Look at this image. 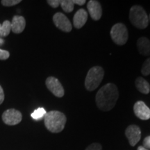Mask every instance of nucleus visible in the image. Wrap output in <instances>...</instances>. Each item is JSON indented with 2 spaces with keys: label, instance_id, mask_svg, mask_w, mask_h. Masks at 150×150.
<instances>
[{
  "label": "nucleus",
  "instance_id": "f257e3e1",
  "mask_svg": "<svg viewBox=\"0 0 150 150\" xmlns=\"http://www.w3.org/2000/svg\"><path fill=\"white\" fill-rule=\"evenodd\" d=\"M119 97L118 89L114 83H108L99 90L95 96L97 106L102 111H108L114 108Z\"/></svg>",
  "mask_w": 150,
  "mask_h": 150
},
{
  "label": "nucleus",
  "instance_id": "f03ea898",
  "mask_svg": "<svg viewBox=\"0 0 150 150\" xmlns=\"http://www.w3.org/2000/svg\"><path fill=\"white\" fill-rule=\"evenodd\" d=\"M67 118L65 114L59 110H52L47 112L44 117L46 128L52 133H60L65 128Z\"/></svg>",
  "mask_w": 150,
  "mask_h": 150
},
{
  "label": "nucleus",
  "instance_id": "7ed1b4c3",
  "mask_svg": "<svg viewBox=\"0 0 150 150\" xmlns=\"http://www.w3.org/2000/svg\"><path fill=\"white\" fill-rule=\"evenodd\" d=\"M104 76V70L101 66H94L88 70L85 79V88L92 92L98 88Z\"/></svg>",
  "mask_w": 150,
  "mask_h": 150
},
{
  "label": "nucleus",
  "instance_id": "20e7f679",
  "mask_svg": "<svg viewBox=\"0 0 150 150\" xmlns=\"http://www.w3.org/2000/svg\"><path fill=\"white\" fill-rule=\"evenodd\" d=\"M129 20L135 27L140 29H144L147 27L149 24V18L142 6L135 5L129 11Z\"/></svg>",
  "mask_w": 150,
  "mask_h": 150
},
{
  "label": "nucleus",
  "instance_id": "39448f33",
  "mask_svg": "<svg viewBox=\"0 0 150 150\" xmlns=\"http://www.w3.org/2000/svg\"><path fill=\"white\" fill-rule=\"evenodd\" d=\"M110 33L112 41L118 45H123L128 40V30L122 23H117L112 26Z\"/></svg>",
  "mask_w": 150,
  "mask_h": 150
},
{
  "label": "nucleus",
  "instance_id": "423d86ee",
  "mask_svg": "<svg viewBox=\"0 0 150 150\" xmlns=\"http://www.w3.org/2000/svg\"><path fill=\"white\" fill-rule=\"evenodd\" d=\"M45 84L49 91L57 97H63L65 91L59 80L54 76H49L45 81Z\"/></svg>",
  "mask_w": 150,
  "mask_h": 150
},
{
  "label": "nucleus",
  "instance_id": "0eeeda50",
  "mask_svg": "<svg viewBox=\"0 0 150 150\" xmlns=\"http://www.w3.org/2000/svg\"><path fill=\"white\" fill-rule=\"evenodd\" d=\"M22 115L19 110L10 108L5 110L2 114V120L6 125L13 126L18 125L22 121Z\"/></svg>",
  "mask_w": 150,
  "mask_h": 150
},
{
  "label": "nucleus",
  "instance_id": "6e6552de",
  "mask_svg": "<svg viewBox=\"0 0 150 150\" xmlns=\"http://www.w3.org/2000/svg\"><path fill=\"white\" fill-rule=\"evenodd\" d=\"M53 22L58 29L64 32L69 33L72 31V25L69 19L62 13H56L53 16Z\"/></svg>",
  "mask_w": 150,
  "mask_h": 150
},
{
  "label": "nucleus",
  "instance_id": "1a4fd4ad",
  "mask_svg": "<svg viewBox=\"0 0 150 150\" xmlns=\"http://www.w3.org/2000/svg\"><path fill=\"white\" fill-rule=\"evenodd\" d=\"M125 135L130 145L134 147L141 138V130L140 127L137 125H129L125 131Z\"/></svg>",
  "mask_w": 150,
  "mask_h": 150
},
{
  "label": "nucleus",
  "instance_id": "9d476101",
  "mask_svg": "<svg viewBox=\"0 0 150 150\" xmlns=\"http://www.w3.org/2000/svg\"><path fill=\"white\" fill-rule=\"evenodd\" d=\"M134 112L136 117L142 120L150 119V108L142 101H138L134 106Z\"/></svg>",
  "mask_w": 150,
  "mask_h": 150
},
{
  "label": "nucleus",
  "instance_id": "9b49d317",
  "mask_svg": "<svg viewBox=\"0 0 150 150\" xmlns=\"http://www.w3.org/2000/svg\"><path fill=\"white\" fill-rule=\"evenodd\" d=\"M87 8L91 18L95 21L100 20L102 16V8L98 1L91 0L87 4Z\"/></svg>",
  "mask_w": 150,
  "mask_h": 150
},
{
  "label": "nucleus",
  "instance_id": "f8f14e48",
  "mask_svg": "<svg viewBox=\"0 0 150 150\" xmlns=\"http://www.w3.org/2000/svg\"><path fill=\"white\" fill-rule=\"evenodd\" d=\"M88 13L85 9L81 8L74 14L73 18V24L76 29H81L85 25L88 20Z\"/></svg>",
  "mask_w": 150,
  "mask_h": 150
},
{
  "label": "nucleus",
  "instance_id": "ddd939ff",
  "mask_svg": "<svg viewBox=\"0 0 150 150\" xmlns=\"http://www.w3.org/2000/svg\"><path fill=\"white\" fill-rule=\"evenodd\" d=\"M26 27V20L23 16H15L11 22V31L15 33H20Z\"/></svg>",
  "mask_w": 150,
  "mask_h": 150
},
{
  "label": "nucleus",
  "instance_id": "4468645a",
  "mask_svg": "<svg viewBox=\"0 0 150 150\" xmlns=\"http://www.w3.org/2000/svg\"><path fill=\"white\" fill-rule=\"evenodd\" d=\"M138 52L143 56L150 55V40L146 37H140L137 41Z\"/></svg>",
  "mask_w": 150,
  "mask_h": 150
},
{
  "label": "nucleus",
  "instance_id": "2eb2a0df",
  "mask_svg": "<svg viewBox=\"0 0 150 150\" xmlns=\"http://www.w3.org/2000/svg\"><path fill=\"white\" fill-rule=\"evenodd\" d=\"M136 88L138 91L140 92L142 94L147 95L150 92V85L148 83L147 81H146L145 79L142 77H138L135 81Z\"/></svg>",
  "mask_w": 150,
  "mask_h": 150
},
{
  "label": "nucleus",
  "instance_id": "dca6fc26",
  "mask_svg": "<svg viewBox=\"0 0 150 150\" xmlns=\"http://www.w3.org/2000/svg\"><path fill=\"white\" fill-rule=\"evenodd\" d=\"M11 31V22L5 20L2 24H0V37L7 36Z\"/></svg>",
  "mask_w": 150,
  "mask_h": 150
},
{
  "label": "nucleus",
  "instance_id": "f3484780",
  "mask_svg": "<svg viewBox=\"0 0 150 150\" xmlns=\"http://www.w3.org/2000/svg\"><path fill=\"white\" fill-rule=\"evenodd\" d=\"M61 8L65 13L72 12L74 8V0H62L60 3Z\"/></svg>",
  "mask_w": 150,
  "mask_h": 150
},
{
  "label": "nucleus",
  "instance_id": "a211bd4d",
  "mask_svg": "<svg viewBox=\"0 0 150 150\" xmlns=\"http://www.w3.org/2000/svg\"><path fill=\"white\" fill-rule=\"evenodd\" d=\"M46 114L47 112L44 108H38L31 114V116L35 120H40L45 117Z\"/></svg>",
  "mask_w": 150,
  "mask_h": 150
},
{
  "label": "nucleus",
  "instance_id": "6ab92c4d",
  "mask_svg": "<svg viewBox=\"0 0 150 150\" xmlns=\"http://www.w3.org/2000/svg\"><path fill=\"white\" fill-rule=\"evenodd\" d=\"M141 73L144 76H148L150 74V58L146 60L142 64Z\"/></svg>",
  "mask_w": 150,
  "mask_h": 150
},
{
  "label": "nucleus",
  "instance_id": "aec40b11",
  "mask_svg": "<svg viewBox=\"0 0 150 150\" xmlns=\"http://www.w3.org/2000/svg\"><path fill=\"white\" fill-rule=\"evenodd\" d=\"M21 2V0H1V4L4 6H13Z\"/></svg>",
  "mask_w": 150,
  "mask_h": 150
},
{
  "label": "nucleus",
  "instance_id": "412c9836",
  "mask_svg": "<svg viewBox=\"0 0 150 150\" xmlns=\"http://www.w3.org/2000/svg\"><path fill=\"white\" fill-rule=\"evenodd\" d=\"M86 150H102V147L98 142H94L86 148Z\"/></svg>",
  "mask_w": 150,
  "mask_h": 150
},
{
  "label": "nucleus",
  "instance_id": "4be33fe9",
  "mask_svg": "<svg viewBox=\"0 0 150 150\" xmlns=\"http://www.w3.org/2000/svg\"><path fill=\"white\" fill-rule=\"evenodd\" d=\"M10 56V54L6 50H3L0 49V60H6Z\"/></svg>",
  "mask_w": 150,
  "mask_h": 150
},
{
  "label": "nucleus",
  "instance_id": "5701e85b",
  "mask_svg": "<svg viewBox=\"0 0 150 150\" xmlns=\"http://www.w3.org/2000/svg\"><path fill=\"white\" fill-rule=\"evenodd\" d=\"M47 2L48 3V4L52 6V8H58L59 6L60 5V3H61V1L60 0H48Z\"/></svg>",
  "mask_w": 150,
  "mask_h": 150
},
{
  "label": "nucleus",
  "instance_id": "b1692460",
  "mask_svg": "<svg viewBox=\"0 0 150 150\" xmlns=\"http://www.w3.org/2000/svg\"><path fill=\"white\" fill-rule=\"evenodd\" d=\"M143 147L148 149H150V136H147L143 140Z\"/></svg>",
  "mask_w": 150,
  "mask_h": 150
},
{
  "label": "nucleus",
  "instance_id": "393cba45",
  "mask_svg": "<svg viewBox=\"0 0 150 150\" xmlns=\"http://www.w3.org/2000/svg\"><path fill=\"white\" fill-rule=\"evenodd\" d=\"M4 100V93L3 88L0 86V104H1Z\"/></svg>",
  "mask_w": 150,
  "mask_h": 150
},
{
  "label": "nucleus",
  "instance_id": "a878e982",
  "mask_svg": "<svg viewBox=\"0 0 150 150\" xmlns=\"http://www.w3.org/2000/svg\"><path fill=\"white\" fill-rule=\"evenodd\" d=\"M86 2V0H74V4H77L79 6H83Z\"/></svg>",
  "mask_w": 150,
  "mask_h": 150
},
{
  "label": "nucleus",
  "instance_id": "bb28decb",
  "mask_svg": "<svg viewBox=\"0 0 150 150\" xmlns=\"http://www.w3.org/2000/svg\"><path fill=\"white\" fill-rule=\"evenodd\" d=\"M137 150H149V149H147V148L144 147L143 146H139V147H138V149H137Z\"/></svg>",
  "mask_w": 150,
  "mask_h": 150
},
{
  "label": "nucleus",
  "instance_id": "cd10ccee",
  "mask_svg": "<svg viewBox=\"0 0 150 150\" xmlns=\"http://www.w3.org/2000/svg\"><path fill=\"white\" fill-rule=\"evenodd\" d=\"M3 44H4V40L0 38V45H3Z\"/></svg>",
  "mask_w": 150,
  "mask_h": 150
},
{
  "label": "nucleus",
  "instance_id": "c85d7f7f",
  "mask_svg": "<svg viewBox=\"0 0 150 150\" xmlns=\"http://www.w3.org/2000/svg\"><path fill=\"white\" fill-rule=\"evenodd\" d=\"M149 20L150 21V14H149Z\"/></svg>",
  "mask_w": 150,
  "mask_h": 150
}]
</instances>
